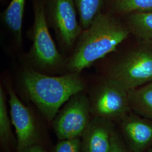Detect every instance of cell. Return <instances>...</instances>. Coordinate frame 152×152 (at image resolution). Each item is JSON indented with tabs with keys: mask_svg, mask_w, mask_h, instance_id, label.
I'll return each mask as SVG.
<instances>
[{
	"mask_svg": "<svg viewBox=\"0 0 152 152\" xmlns=\"http://www.w3.org/2000/svg\"><path fill=\"white\" fill-rule=\"evenodd\" d=\"M131 34L125 23L101 12L78 38L73 54L66 63L70 73H80L97 60L116 51Z\"/></svg>",
	"mask_w": 152,
	"mask_h": 152,
	"instance_id": "6da1fadb",
	"label": "cell"
},
{
	"mask_svg": "<svg viewBox=\"0 0 152 152\" xmlns=\"http://www.w3.org/2000/svg\"><path fill=\"white\" fill-rule=\"evenodd\" d=\"M22 83L28 99L48 121H53L60 107L85 88L80 73L50 76L27 69L22 74Z\"/></svg>",
	"mask_w": 152,
	"mask_h": 152,
	"instance_id": "7a4b0ae2",
	"label": "cell"
},
{
	"mask_svg": "<svg viewBox=\"0 0 152 152\" xmlns=\"http://www.w3.org/2000/svg\"><path fill=\"white\" fill-rule=\"evenodd\" d=\"M137 39L112 63L107 76L128 91L152 82V42Z\"/></svg>",
	"mask_w": 152,
	"mask_h": 152,
	"instance_id": "3957f363",
	"label": "cell"
},
{
	"mask_svg": "<svg viewBox=\"0 0 152 152\" xmlns=\"http://www.w3.org/2000/svg\"><path fill=\"white\" fill-rule=\"evenodd\" d=\"M34 22L30 31L32 46L29 59L40 70H50L62 64L63 58L58 50L48 28L45 1L34 0Z\"/></svg>",
	"mask_w": 152,
	"mask_h": 152,
	"instance_id": "277c9868",
	"label": "cell"
},
{
	"mask_svg": "<svg viewBox=\"0 0 152 152\" xmlns=\"http://www.w3.org/2000/svg\"><path fill=\"white\" fill-rule=\"evenodd\" d=\"M89 99L92 117L120 121L132 112L129 91L107 77L95 86Z\"/></svg>",
	"mask_w": 152,
	"mask_h": 152,
	"instance_id": "5b68a950",
	"label": "cell"
},
{
	"mask_svg": "<svg viewBox=\"0 0 152 152\" xmlns=\"http://www.w3.org/2000/svg\"><path fill=\"white\" fill-rule=\"evenodd\" d=\"M90 99L83 91L72 96L53 120V127L61 140L81 137L91 118Z\"/></svg>",
	"mask_w": 152,
	"mask_h": 152,
	"instance_id": "8992f818",
	"label": "cell"
},
{
	"mask_svg": "<svg viewBox=\"0 0 152 152\" xmlns=\"http://www.w3.org/2000/svg\"><path fill=\"white\" fill-rule=\"evenodd\" d=\"M45 12L51 25L63 46L72 48L81 34L82 27L77 19L74 0H46Z\"/></svg>",
	"mask_w": 152,
	"mask_h": 152,
	"instance_id": "52a82bcc",
	"label": "cell"
},
{
	"mask_svg": "<svg viewBox=\"0 0 152 152\" xmlns=\"http://www.w3.org/2000/svg\"><path fill=\"white\" fill-rule=\"evenodd\" d=\"M11 122L16 132L18 152L38 144L39 134L36 122L30 109L24 105L12 88L8 86Z\"/></svg>",
	"mask_w": 152,
	"mask_h": 152,
	"instance_id": "ba28073f",
	"label": "cell"
},
{
	"mask_svg": "<svg viewBox=\"0 0 152 152\" xmlns=\"http://www.w3.org/2000/svg\"><path fill=\"white\" fill-rule=\"evenodd\" d=\"M126 145L132 152H146L152 147V121L131 112L120 121Z\"/></svg>",
	"mask_w": 152,
	"mask_h": 152,
	"instance_id": "9c48e42d",
	"label": "cell"
},
{
	"mask_svg": "<svg viewBox=\"0 0 152 152\" xmlns=\"http://www.w3.org/2000/svg\"><path fill=\"white\" fill-rule=\"evenodd\" d=\"M113 122L92 117L81 136L82 152H110Z\"/></svg>",
	"mask_w": 152,
	"mask_h": 152,
	"instance_id": "30bf717a",
	"label": "cell"
},
{
	"mask_svg": "<svg viewBox=\"0 0 152 152\" xmlns=\"http://www.w3.org/2000/svg\"><path fill=\"white\" fill-rule=\"evenodd\" d=\"M129 100L132 111L152 121V82L129 91Z\"/></svg>",
	"mask_w": 152,
	"mask_h": 152,
	"instance_id": "8fae6325",
	"label": "cell"
},
{
	"mask_svg": "<svg viewBox=\"0 0 152 152\" xmlns=\"http://www.w3.org/2000/svg\"><path fill=\"white\" fill-rule=\"evenodd\" d=\"M125 23L131 34L135 38L143 41L152 42V11L127 14Z\"/></svg>",
	"mask_w": 152,
	"mask_h": 152,
	"instance_id": "7c38bea8",
	"label": "cell"
},
{
	"mask_svg": "<svg viewBox=\"0 0 152 152\" xmlns=\"http://www.w3.org/2000/svg\"><path fill=\"white\" fill-rule=\"evenodd\" d=\"M25 4L26 0H11L2 14L3 21L19 44L22 43V23Z\"/></svg>",
	"mask_w": 152,
	"mask_h": 152,
	"instance_id": "4fadbf2b",
	"label": "cell"
},
{
	"mask_svg": "<svg viewBox=\"0 0 152 152\" xmlns=\"http://www.w3.org/2000/svg\"><path fill=\"white\" fill-rule=\"evenodd\" d=\"M107 0H74L84 30L89 27L95 17L102 12Z\"/></svg>",
	"mask_w": 152,
	"mask_h": 152,
	"instance_id": "5bb4252c",
	"label": "cell"
},
{
	"mask_svg": "<svg viewBox=\"0 0 152 152\" xmlns=\"http://www.w3.org/2000/svg\"><path fill=\"white\" fill-rule=\"evenodd\" d=\"M114 11L126 15L135 12L152 11V0H113Z\"/></svg>",
	"mask_w": 152,
	"mask_h": 152,
	"instance_id": "9a60e30c",
	"label": "cell"
},
{
	"mask_svg": "<svg viewBox=\"0 0 152 152\" xmlns=\"http://www.w3.org/2000/svg\"><path fill=\"white\" fill-rule=\"evenodd\" d=\"M0 140L4 146H8L14 140L10 121L8 115L5 93L0 88Z\"/></svg>",
	"mask_w": 152,
	"mask_h": 152,
	"instance_id": "2e32d148",
	"label": "cell"
},
{
	"mask_svg": "<svg viewBox=\"0 0 152 152\" xmlns=\"http://www.w3.org/2000/svg\"><path fill=\"white\" fill-rule=\"evenodd\" d=\"M54 152H82L81 137L61 140L55 147Z\"/></svg>",
	"mask_w": 152,
	"mask_h": 152,
	"instance_id": "e0dca14e",
	"label": "cell"
},
{
	"mask_svg": "<svg viewBox=\"0 0 152 152\" xmlns=\"http://www.w3.org/2000/svg\"><path fill=\"white\" fill-rule=\"evenodd\" d=\"M110 152H132L126 145L121 135L115 129L112 134Z\"/></svg>",
	"mask_w": 152,
	"mask_h": 152,
	"instance_id": "ac0fdd59",
	"label": "cell"
},
{
	"mask_svg": "<svg viewBox=\"0 0 152 152\" xmlns=\"http://www.w3.org/2000/svg\"><path fill=\"white\" fill-rule=\"evenodd\" d=\"M22 152H47L41 145L38 144L28 147Z\"/></svg>",
	"mask_w": 152,
	"mask_h": 152,
	"instance_id": "d6986e66",
	"label": "cell"
},
{
	"mask_svg": "<svg viewBox=\"0 0 152 152\" xmlns=\"http://www.w3.org/2000/svg\"><path fill=\"white\" fill-rule=\"evenodd\" d=\"M146 152H152V147L151 148H150Z\"/></svg>",
	"mask_w": 152,
	"mask_h": 152,
	"instance_id": "ffe728a7",
	"label": "cell"
}]
</instances>
